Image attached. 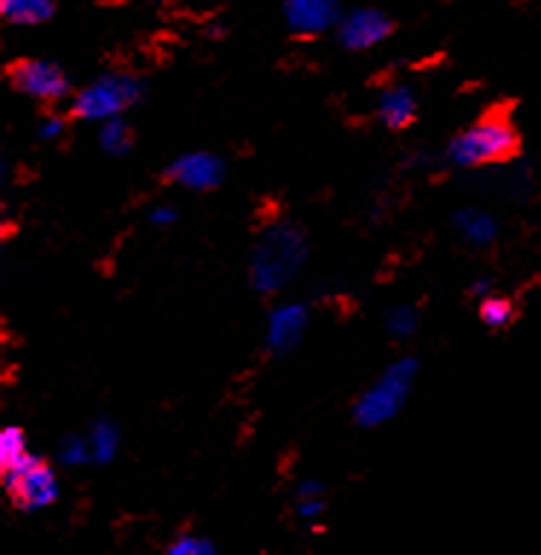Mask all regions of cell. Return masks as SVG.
<instances>
[{
	"label": "cell",
	"mask_w": 541,
	"mask_h": 555,
	"mask_svg": "<svg viewBox=\"0 0 541 555\" xmlns=\"http://www.w3.org/2000/svg\"><path fill=\"white\" fill-rule=\"evenodd\" d=\"M376 113H379V119H383L385 128H391V130L409 128L411 121H414V113H417L414 90H409V87H388V90L379 95Z\"/></svg>",
	"instance_id": "11"
},
{
	"label": "cell",
	"mask_w": 541,
	"mask_h": 555,
	"mask_svg": "<svg viewBox=\"0 0 541 555\" xmlns=\"http://www.w3.org/2000/svg\"><path fill=\"white\" fill-rule=\"evenodd\" d=\"M3 483L10 489L12 501L27 512L44 509V506L55 503V498H59L55 472L47 466L44 460L33 457V454L21 457L15 466L7 468L3 472Z\"/></svg>",
	"instance_id": "5"
},
{
	"label": "cell",
	"mask_w": 541,
	"mask_h": 555,
	"mask_svg": "<svg viewBox=\"0 0 541 555\" xmlns=\"http://www.w3.org/2000/svg\"><path fill=\"white\" fill-rule=\"evenodd\" d=\"M385 327H388V333L397 338L414 336V330H417V312L411 310L409 304H397V307H391L388 315H385Z\"/></svg>",
	"instance_id": "18"
},
{
	"label": "cell",
	"mask_w": 541,
	"mask_h": 555,
	"mask_svg": "<svg viewBox=\"0 0 541 555\" xmlns=\"http://www.w3.org/2000/svg\"><path fill=\"white\" fill-rule=\"evenodd\" d=\"M0 12L12 24H44L53 17L55 0H0Z\"/></svg>",
	"instance_id": "13"
},
{
	"label": "cell",
	"mask_w": 541,
	"mask_h": 555,
	"mask_svg": "<svg viewBox=\"0 0 541 555\" xmlns=\"http://www.w3.org/2000/svg\"><path fill=\"white\" fill-rule=\"evenodd\" d=\"M307 324H310V315L301 304H281L267 319V347L279 356L293 353L298 341L305 338Z\"/></svg>",
	"instance_id": "9"
},
{
	"label": "cell",
	"mask_w": 541,
	"mask_h": 555,
	"mask_svg": "<svg viewBox=\"0 0 541 555\" xmlns=\"http://www.w3.org/2000/svg\"><path fill=\"white\" fill-rule=\"evenodd\" d=\"M93 460L90 454V440H81V437H73L62 446V463L64 466H81V463H88Z\"/></svg>",
	"instance_id": "20"
},
{
	"label": "cell",
	"mask_w": 541,
	"mask_h": 555,
	"mask_svg": "<svg viewBox=\"0 0 541 555\" xmlns=\"http://www.w3.org/2000/svg\"><path fill=\"white\" fill-rule=\"evenodd\" d=\"M88 440H90V454H93L96 463H111L116 449H119V431H116V425L107 423V420L93 425V431L88 434Z\"/></svg>",
	"instance_id": "15"
},
{
	"label": "cell",
	"mask_w": 541,
	"mask_h": 555,
	"mask_svg": "<svg viewBox=\"0 0 541 555\" xmlns=\"http://www.w3.org/2000/svg\"><path fill=\"white\" fill-rule=\"evenodd\" d=\"M515 147H518V133L513 121L501 113H489L463 130L461 137L452 139L449 159L461 168H478V165L504 163L506 156L515 154Z\"/></svg>",
	"instance_id": "2"
},
{
	"label": "cell",
	"mask_w": 541,
	"mask_h": 555,
	"mask_svg": "<svg viewBox=\"0 0 541 555\" xmlns=\"http://www.w3.org/2000/svg\"><path fill=\"white\" fill-rule=\"evenodd\" d=\"M480 321L487 324V327H506L510 321H513L515 310L513 304L506 301V298H498V295H487V298H480Z\"/></svg>",
	"instance_id": "17"
},
{
	"label": "cell",
	"mask_w": 541,
	"mask_h": 555,
	"mask_svg": "<svg viewBox=\"0 0 541 555\" xmlns=\"http://www.w3.org/2000/svg\"><path fill=\"white\" fill-rule=\"evenodd\" d=\"M64 133V121L59 119V116H50V119H44L41 125H38V137L41 139H55L62 137Z\"/></svg>",
	"instance_id": "21"
},
{
	"label": "cell",
	"mask_w": 541,
	"mask_h": 555,
	"mask_svg": "<svg viewBox=\"0 0 541 555\" xmlns=\"http://www.w3.org/2000/svg\"><path fill=\"white\" fill-rule=\"evenodd\" d=\"M142 99V81L131 73H111L96 78L73 99V116L88 121H107Z\"/></svg>",
	"instance_id": "4"
},
{
	"label": "cell",
	"mask_w": 541,
	"mask_h": 555,
	"mask_svg": "<svg viewBox=\"0 0 541 555\" xmlns=\"http://www.w3.org/2000/svg\"><path fill=\"white\" fill-rule=\"evenodd\" d=\"M417 376V362L414 359H400L385 367V373L371 385V388L357 399L353 416L362 428H376L397 416L405 399H409L411 382Z\"/></svg>",
	"instance_id": "3"
},
{
	"label": "cell",
	"mask_w": 541,
	"mask_h": 555,
	"mask_svg": "<svg viewBox=\"0 0 541 555\" xmlns=\"http://www.w3.org/2000/svg\"><path fill=\"white\" fill-rule=\"evenodd\" d=\"M307 258V241L293 223H275L255 243L249 278L258 293H279L293 281Z\"/></svg>",
	"instance_id": "1"
},
{
	"label": "cell",
	"mask_w": 541,
	"mask_h": 555,
	"mask_svg": "<svg viewBox=\"0 0 541 555\" xmlns=\"http://www.w3.org/2000/svg\"><path fill=\"white\" fill-rule=\"evenodd\" d=\"M322 509L324 506L319 498H298V515H301V518H319Z\"/></svg>",
	"instance_id": "22"
},
{
	"label": "cell",
	"mask_w": 541,
	"mask_h": 555,
	"mask_svg": "<svg viewBox=\"0 0 541 555\" xmlns=\"http://www.w3.org/2000/svg\"><path fill=\"white\" fill-rule=\"evenodd\" d=\"M284 17L293 33L319 35L339 21V0H284Z\"/></svg>",
	"instance_id": "10"
},
{
	"label": "cell",
	"mask_w": 541,
	"mask_h": 555,
	"mask_svg": "<svg viewBox=\"0 0 541 555\" xmlns=\"http://www.w3.org/2000/svg\"><path fill=\"white\" fill-rule=\"evenodd\" d=\"M177 220V211L171 206H159L151 211V223L154 225H171Z\"/></svg>",
	"instance_id": "23"
},
{
	"label": "cell",
	"mask_w": 541,
	"mask_h": 555,
	"mask_svg": "<svg viewBox=\"0 0 541 555\" xmlns=\"http://www.w3.org/2000/svg\"><path fill=\"white\" fill-rule=\"evenodd\" d=\"M391 35V21L379 9H357L339 21V41L348 50H371Z\"/></svg>",
	"instance_id": "8"
},
{
	"label": "cell",
	"mask_w": 541,
	"mask_h": 555,
	"mask_svg": "<svg viewBox=\"0 0 541 555\" xmlns=\"http://www.w3.org/2000/svg\"><path fill=\"white\" fill-rule=\"evenodd\" d=\"M218 546L211 544L209 538H197V535H185L177 538L175 544L168 546V555H215Z\"/></svg>",
	"instance_id": "19"
},
{
	"label": "cell",
	"mask_w": 541,
	"mask_h": 555,
	"mask_svg": "<svg viewBox=\"0 0 541 555\" xmlns=\"http://www.w3.org/2000/svg\"><path fill=\"white\" fill-rule=\"evenodd\" d=\"M223 171H227V165H223L220 156L209 154V151H194V154L177 156L175 163L168 165L166 177L177 185H183V189L209 191L220 185Z\"/></svg>",
	"instance_id": "7"
},
{
	"label": "cell",
	"mask_w": 541,
	"mask_h": 555,
	"mask_svg": "<svg viewBox=\"0 0 541 555\" xmlns=\"http://www.w3.org/2000/svg\"><path fill=\"white\" fill-rule=\"evenodd\" d=\"M12 85L18 87L21 93L38 102H62L64 95L70 93V81L64 76L62 67H55L50 61H21L12 67Z\"/></svg>",
	"instance_id": "6"
},
{
	"label": "cell",
	"mask_w": 541,
	"mask_h": 555,
	"mask_svg": "<svg viewBox=\"0 0 541 555\" xmlns=\"http://www.w3.org/2000/svg\"><path fill=\"white\" fill-rule=\"evenodd\" d=\"M21 457H27V440H24V431L10 425L0 431V468L7 472L18 463Z\"/></svg>",
	"instance_id": "16"
},
{
	"label": "cell",
	"mask_w": 541,
	"mask_h": 555,
	"mask_svg": "<svg viewBox=\"0 0 541 555\" xmlns=\"http://www.w3.org/2000/svg\"><path fill=\"white\" fill-rule=\"evenodd\" d=\"M319 494H322V486L313 483V480H307V483L301 486V494H298V498H319Z\"/></svg>",
	"instance_id": "24"
},
{
	"label": "cell",
	"mask_w": 541,
	"mask_h": 555,
	"mask_svg": "<svg viewBox=\"0 0 541 555\" xmlns=\"http://www.w3.org/2000/svg\"><path fill=\"white\" fill-rule=\"evenodd\" d=\"M99 145H102V151H107V154H114V156L128 154L133 145L131 125H128L125 119H119V116L102 121V130H99Z\"/></svg>",
	"instance_id": "14"
},
{
	"label": "cell",
	"mask_w": 541,
	"mask_h": 555,
	"mask_svg": "<svg viewBox=\"0 0 541 555\" xmlns=\"http://www.w3.org/2000/svg\"><path fill=\"white\" fill-rule=\"evenodd\" d=\"M489 286H492L489 281H475V284H472V293L478 295V298H487Z\"/></svg>",
	"instance_id": "25"
},
{
	"label": "cell",
	"mask_w": 541,
	"mask_h": 555,
	"mask_svg": "<svg viewBox=\"0 0 541 555\" xmlns=\"http://www.w3.org/2000/svg\"><path fill=\"white\" fill-rule=\"evenodd\" d=\"M454 223L461 229L463 241L472 243V246H489L498 237L495 217L487 215V211H478V208H463V211H458Z\"/></svg>",
	"instance_id": "12"
}]
</instances>
